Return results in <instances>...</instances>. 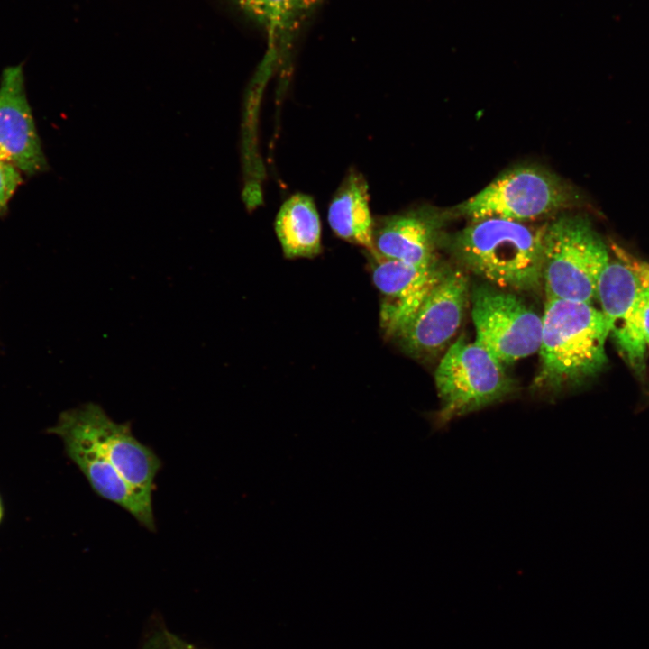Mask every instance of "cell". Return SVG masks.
I'll use <instances>...</instances> for the list:
<instances>
[{
  "instance_id": "obj_1",
  "label": "cell",
  "mask_w": 649,
  "mask_h": 649,
  "mask_svg": "<svg viewBox=\"0 0 649 649\" xmlns=\"http://www.w3.org/2000/svg\"><path fill=\"white\" fill-rule=\"evenodd\" d=\"M542 323L535 389L557 394L605 367L608 328L600 310L585 302L547 299Z\"/></svg>"
},
{
  "instance_id": "obj_2",
  "label": "cell",
  "mask_w": 649,
  "mask_h": 649,
  "mask_svg": "<svg viewBox=\"0 0 649 649\" xmlns=\"http://www.w3.org/2000/svg\"><path fill=\"white\" fill-rule=\"evenodd\" d=\"M543 234L522 222L485 218L455 233L450 245L461 265L487 283L528 292L543 285Z\"/></svg>"
},
{
  "instance_id": "obj_3",
  "label": "cell",
  "mask_w": 649,
  "mask_h": 649,
  "mask_svg": "<svg viewBox=\"0 0 649 649\" xmlns=\"http://www.w3.org/2000/svg\"><path fill=\"white\" fill-rule=\"evenodd\" d=\"M606 243L580 215L557 218L544 229L543 285L547 299L591 304L609 261Z\"/></svg>"
},
{
  "instance_id": "obj_4",
  "label": "cell",
  "mask_w": 649,
  "mask_h": 649,
  "mask_svg": "<svg viewBox=\"0 0 649 649\" xmlns=\"http://www.w3.org/2000/svg\"><path fill=\"white\" fill-rule=\"evenodd\" d=\"M504 367L475 341L461 335L447 348L434 372L440 400L434 425L441 428L510 397L516 384Z\"/></svg>"
},
{
  "instance_id": "obj_5",
  "label": "cell",
  "mask_w": 649,
  "mask_h": 649,
  "mask_svg": "<svg viewBox=\"0 0 649 649\" xmlns=\"http://www.w3.org/2000/svg\"><path fill=\"white\" fill-rule=\"evenodd\" d=\"M602 270L597 297L610 335L622 357L636 372L644 370L646 345L642 315L649 297V263L613 245Z\"/></svg>"
},
{
  "instance_id": "obj_6",
  "label": "cell",
  "mask_w": 649,
  "mask_h": 649,
  "mask_svg": "<svg viewBox=\"0 0 649 649\" xmlns=\"http://www.w3.org/2000/svg\"><path fill=\"white\" fill-rule=\"evenodd\" d=\"M572 197L570 187L556 175L526 165L500 174L457 209L471 222L501 218L523 223L569 205Z\"/></svg>"
},
{
  "instance_id": "obj_7",
  "label": "cell",
  "mask_w": 649,
  "mask_h": 649,
  "mask_svg": "<svg viewBox=\"0 0 649 649\" xmlns=\"http://www.w3.org/2000/svg\"><path fill=\"white\" fill-rule=\"evenodd\" d=\"M470 299L475 342L502 365L538 352L542 316L516 292L484 283L472 288Z\"/></svg>"
},
{
  "instance_id": "obj_8",
  "label": "cell",
  "mask_w": 649,
  "mask_h": 649,
  "mask_svg": "<svg viewBox=\"0 0 649 649\" xmlns=\"http://www.w3.org/2000/svg\"><path fill=\"white\" fill-rule=\"evenodd\" d=\"M470 294L462 270L441 266L429 291L396 336L403 350L416 358L441 352L462 325Z\"/></svg>"
},
{
  "instance_id": "obj_9",
  "label": "cell",
  "mask_w": 649,
  "mask_h": 649,
  "mask_svg": "<svg viewBox=\"0 0 649 649\" xmlns=\"http://www.w3.org/2000/svg\"><path fill=\"white\" fill-rule=\"evenodd\" d=\"M47 432L61 439L65 454L97 496L121 507L142 526L155 531L153 510L142 504L96 442L81 406L61 412Z\"/></svg>"
},
{
  "instance_id": "obj_10",
  "label": "cell",
  "mask_w": 649,
  "mask_h": 649,
  "mask_svg": "<svg viewBox=\"0 0 649 649\" xmlns=\"http://www.w3.org/2000/svg\"><path fill=\"white\" fill-rule=\"evenodd\" d=\"M81 407L96 442L142 504L153 510L152 493L161 468L160 459L135 438L130 422H114L96 403L87 402Z\"/></svg>"
},
{
  "instance_id": "obj_11",
  "label": "cell",
  "mask_w": 649,
  "mask_h": 649,
  "mask_svg": "<svg viewBox=\"0 0 649 649\" xmlns=\"http://www.w3.org/2000/svg\"><path fill=\"white\" fill-rule=\"evenodd\" d=\"M0 158L27 175L47 168L26 96L22 64L5 68L0 78Z\"/></svg>"
},
{
  "instance_id": "obj_12",
  "label": "cell",
  "mask_w": 649,
  "mask_h": 649,
  "mask_svg": "<svg viewBox=\"0 0 649 649\" xmlns=\"http://www.w3.org/2000/svg\"><path fill=\"white\" fill-rule=\"evenodd\" d=\"M371 277L381 296L379 318L385 334L396 337L434 282L441 266L418 267L369 252Z\"/></svg>"
},
{
  "instance_id": "obj_13",
  "label": "cell",
  "mask_w": 649,
  "mask_h": 649,
  "mask_svg": "<svg viewBox=\"0 0 649 649\" xmlns=\"http://www.w3.org/2000/svg\"><path fill=\"white\" fill-rule=\"evenodd\" d=\"M440 217L431 209L416 208L374 219V251L418 267L436 263Z\"/></svg>"
},
{
  "instance_id": "obj_14",
  "label": "cell",
  "mask_w": 649,
  "mask_h": 649,
  "mask_svg": "<svg viewBox=\"0 0 649 649\" xmlns=\"http://www.w3.org/2000/svg\"><path fill=\"white\" fill-rule=\"evenodd\" d=\"M266 33L270 51H288L323 0H232Z\"/></svg>"
},
{
  "instance_id": "obj_15",
  "label": "cell",
  "mask_w": 649,
  "mask_h": 649,
  "mask_svg": "<svg viewBox=\"0 0 649 649\" xmlns=\"http://www.w3.org/2000/svg\"><path fill=\"white\" fill-rule=\"evenodd\" d=\"M369 186L363 175L352 170L342 181L328 208V223L341 239L374 251V219L370 209Z\"/></svg>"
},
{
  "instance_id": "obj_16",
  "label": "cell",
  "mask_w": 649,
  "mask_h": 649,
  "mask_svg": "<svg viewBox=\"0 0 649 649\" xmlns=\"http://www.w3.org/2000/svg\"><path fill=\"white\" fill-rule=\"evenodd\" d=\"M275 231L288 259L312 258L321 251V222L312 197L296 194L280 207Z\"/></svg>"
},
{
  "instance_id": "obj_17",
  "label": "cell",
  "mask_w": 649,
  "mask_h": 649,
  "mask_svg": "<svg viewBox=\"0 0 649 649\" xmlns=\"http://www.w3.org/2000/svg\"><path fill=\"white\" fill-rule=\"evenodd\" d=\"M139 649H201L182 640L170 632L159 621H151V626L147 631Z\"/></svg>"
},
{
  "instance_id": "obj_18",
  "label": "cell",
  "mask_w": 649,
  "mask_h": 649,
  "mask_svg": "<svg viewBox=\"0 0 649 649\" xmlns=\"http://www.w3.org/2000/svg\"><path fill=\"white\" fill-rule=\"evenodd\" d=\"M22 181L20 170L0 158V215L6 213L8 203Z\"/></svg>"
},
{
  "instance_id": "obj_19",
  "label": "cell",
  "mask_w": 649,
  "mask_h": 649,
  "mask_svg": "<svg viewBox=\"0 0 649 649\" xmlns=\"http://www.w3.org/2000/svg\"><path fill=\"white\" fill-rule=\"evenodd\" d=\"M642 329L644 343L649 351V297L643 310Z\"/></svg>"
},
{
  "instance_id": "obj_20",
  "label": "cell",
  "mask_w": 649,
  "mask_h": 649,
  "mask_svg": "<svg viewBox=\"0 0 649 649\" xmlns=\"http://www.w3.org/2000/svg\"><path fill=\"white\" fill-rule=\"evenodd\" d=\"M3 518H4V506H3V501H2V498L0 496V525L3 521Z\"/></svg>"
}]
</instances>
